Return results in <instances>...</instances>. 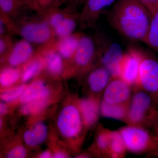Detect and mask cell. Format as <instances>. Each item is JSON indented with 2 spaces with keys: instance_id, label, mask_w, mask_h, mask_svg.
I'll return each mask as SVG.
<instances>
[{
  "instance_id": "cb8c5ba5",
  "label": "cell",
  "mask_w": 158,
  "mask_h": 158,
  "mask_svg": "<svg viewBox=\"0 0 158 158\" xmlns=\"http://www.w3.org/2000/svg\"><path fill=\"white\" fill-rule=\"evenodd\" d=\"M19 77V71L17 69L12 68L6 69L1 74L0 82L3 86H9L17 81Z\"/></svg>"
},
{
  "instance_id": "7402d4cb",
  "label": "cell",
  "mask_w": 158,
  "mask_h": 158,
  "mask_svg": "<svg viewBox=\"0 0 158 158\" xmlns=\"http://www.w3.org/2000/svg\"><path fill=\"white\" fill-rule=\"evenodd\" d=\"M110 140L111 150L115 155H118L123 152L126 147L120 133L116 132L111 133Z\"/></svg>"
},
{
  "instance_id": "30bf717a",
  "label": "cell",
  "mask_w": 158,
  "mask_h": 158,
  "mask_svg": "<svg viewBox=\"0 0 158 158\" xmlns=\"http://www.w3.org/2000/svg\"><path fill=\"white\" fill-rule=\"evenodd\" d=\"M95 45L92 40L88 36L80 37L77 48L74 54L75 61L80 66L88 65L95 54Z\"/></svg>"
},
{
  "instance_id": "8fae6325",
  "label": "cell",
  "mask_w": 158,
  "mask_h": 158,
  "mask_svg": "<svg viewBox=\"0 0 158 158\" xmlns=\"http://www.w3.org/2000/svg\"><path fill=\"white\" fill-rule=\"evenodd\" d=\"M116 0H87L83 12V21L87 24L92 23L103 11L114 4Z\"/></svg>"
},
{
  "instance_id": "52a82bcc",
  "label": "cell",
  "mask_w": 158,
  "mask_h": 158,
  "mask_svg": "<svg viewBox=\"0 0 158 158\" xmlns=\"http://www.w3.org/2000/svg\"><path fill=\"white\" fill-rule=\"evenodd\" d=\"M114 78L115 79L106 87L104 94V101L110 103L121 104L129 98V85L120 78Z\"/></svg>"
},
{
  "instance_id": "4316f807",
  "label": "cell",
  "mask_w": 158,
  "mask_h": 158,
  "mask_svg": "<svg viewBox=\"0 0 158 158\" xmlns=\"http://www.w3.org/2000/svg\"><path fill=\"white\" fill-rule=\"evenodd\" d=\"M26 154L25 149L22 146L15 148L8 153L7 157L9 158H22L25 157Z\"/></svg>"
},
{
  "instance_id": "5bb4252c",
  "label": "cell",
  "mask_w": 158,
  "mask_h": 158,
  "mask_svg": "<svg viewBox=\"0 0 158 158\" xmlns=\"http://www.w3.org/2000/svg\"><path fill=\"white\" fill-rule=\"evenodd\" d=\"M111 77L112 76L110 72L104 67L93 71L88 78V82L91 90L94 92L101 91L109 84Z\"/></svg>"
},
{
  "instance_id": "836d02e7",
  "label": "cell",
  "mask_w": 158,
  "mask_h": 158,
  "mask_svg": "<svg viewBox=\"0 0 158 158\" xmlns=\"http://www.w3.org/2000/svg\"><path fill=\"white\" fill-rule=\"evenodd\" d=\"M54 157L57 158H65V156L62 153H57L54 156Z\"/></svg>"
},
{
  "instance_id": "83f0119b",
  "label": "cell",
  "mask_w": 158,
  "mask_h": 158,
  "mask_svg": "<svg viewBox=\"0 0 158 158\" xmlns=\"http://www.w3.org/2000/svg\"><path fill=\"white\" fill-rule=\"evenodd\" d=\"M150 14L158 9V0H139Z\"/></svg>"
},
{
  "instance_id": "2e32d148",
  "label": "cell",
  "mask_w": 158,
  "mask_h": 158,
  "mask_svg": "<svg viewBox=\"0 0 158 158\" xmlns=\"http://www.w3.org/2000/svg\"><path fill=\"white\" fill-rule=\"evenodd\" d=\"M47 134V128L44 123H37L32 129L26 132L24 135V139L28 145L36 146L44 141Z\"/></svg>"
},
{
  "instance_id": "603a6c76",
  "label": "cell",
  "mask_w": 158,
  "mask_h": 158,
  "mask_svg": "<svg viewBox=\"0 0 158 158\" xmlns=\"http://www.w3.org/2000/svg\"><path fill=\"white\" fill-rule=\"evenodd\" d=\"M47 101L46 98L37 99L27 103L23 107L21 111L23 114H35L39 112L45 106Z\"/></svg>"
},
{
  "instance_id": "8992f818",
  "label": "cell",
  "mask_w": 158,
  "mask_h": 158,
  "mask_svg": "<svg viewBox=\"0 0 158 158\" xmlns=\"http://www.w3.org/2000/svg\"><path fill=\"white\" fill-rule=\"evenodd\" d=\"M103 51L101 62L103 67L110 72L112 77L119 78L122 59L124 54L121 47L107 38Z\"/></svg>"
},
{
  "instance_id": "ba28073f",
  "label": "cell",
  "mask_w": 158,
  "mask_h": 158,
  "mask_svg": "<svg viewBox=\"0 0 158 158\" xmlns=\"http://www.w3.org/2000/svg\"><path fill=\"white\" fill-rule=\"evenodd\" d=\"M151 98L145 92H140L134 96L129 110V118L133 122L141 121L147 111L151 107Z\"/></svg>"
},
{
  "instance_id": "9a60e30c",
  "label": "cell",
  "mask_w": 158,
  "mask_h": 158,
  "mask_svg": "<svg viewBox=\"0 0 158 158\" xmlns=\"http://www.w3.org/2000/svg\"><path fill=\"white\" fill-rule=\"evenodd\" d=\"M49 91L44 82L37 81L31 84L24 91L21 98L23 103H27L34 100L46 98L48 95Z\"/></svg>"
},
{
  "instance_id": "ffe728a7",
  "label": "cell",
  "mask_w": 158,
  "mask_h": 158,
  "mask_svg": "<svg viewBox=\"0 0 158 158\" xmlns=\"http://www.w3.org/2000/svg\"><path fill=\"white\" fill-rule=\"evenodd\" d=\"M101 110L102 114L107 118L121 119L125 115V109L121 104L110 103L104 101Z\"/></svg>"
},
{
  "instance_id": "277c9868",
  "label": "cell",
  "mask_w": 158,
  "mask_h": 158,
  "mask_svg": "<svg viewBox=\"0 0 158 158\" xmlns=\"http://www.w3.org/2000/svg\"><path fill=\"white\" fill-rule=\"evenodd\" d=\"M142 56L143 52L136 48H130L123 54L119 78L128 85H132L138 82Z\"/></svg>"
},
{
  "instance_id": "ac0fdd59",
  "label": "cell",
  "mask_w": 158,
  "mask_h": 158,
  "mask_svg": "<svg viewBox=\"0 0 158 158\" xmlns=\"http://www.w3.org/2000/svg\"><path fill=\"white\" fill-rule=\"evenodd\" d=\"M80 37L69 36L64 37L58 45V51L62 56L68 58L74 55L78 46Z\"/></svg>"
},
{
  "instance_id": "e0dca14e",
  "label": "cell",
  "mask_w": 158,
  "mask_h": 158,
  "mask_svg": "<svg viewBox=\"0 0 158 158\" xmlns=\"http://www.w3.org/2000/svg\"><path fill=\"white\" fill-rule=\"evenodd\" d=\"M151 15L149 28L144 43L158 52V9Z\"/></svg>"
},
{
  "instance_id": "e575fe53",
  "label": "cell",
  "mask_w": 158,
  "mask_h": 158,
  "mask_svg": "<svg viewBox=\"0 0 158 158\" xmlns=\"http://www.w3.org/2000/svg\"></svg>"
},
{
  "instance_id": "7c38bea8",
  "label": "cell",
  "mask_w": 158,
  "mask_h": 158,
  "mask_svg": "<svg viewBox=\"0 0 158 158\" xmlns=\"http://www.w3.org/2000/svg\"><path fill=\"white\" fill-rule=\"evenodd\" d=\"M33 52V48L29 41L21 40L15 45L10 54L9 62L11 65H17L29 59Z\"/></svg>"
},
{
  "instance_id": "4fadbf2b",
  "label": "cell",
  "mask_w": 158,
  "mask_h": 158,
  "mask_svg": "<svg viewBox=\"0 0 158 158\" xmlns=\"http://www.w3.org/2000/svg\"><path fill=\"white\" fill-rule=\"evenodd\" d=\"M51 23L55 29L56 34L63 37L70 35L76 26L74 20L65 18L62 14L58 13L52 16Z\"/></svg>"
},
{
  "instance_id": "44dd1931",
  "label": "cell",
  "mask_w": 158,
  "mask_h": 158,
  "mask_svg": "<svg viewBox=\"0 0 158 158\" xmlns=\"http://www.w3.org/2000/svg\"><path fill=\"white\" fill-rule=\"evenodd\" d=\"M46 62L48 68L52 73L59 74L62 71V60L59 54L54 52L49 53L46 57Z\"/></svg>"
},
{
  "instance_id": "3957f363",
  "label": "cell",
  "mask_w": 158,
  "mask_h": 158,
  "mask_svg": "<svg viewBox=\"0 0 158 158\" xmlns=\"http://www.w3.org/2000/svg\"><path fill=\"white\" fill-rule=\"evenodd\" d=\"M138 82L144 89L158 98V61L151 54L143 52Z\"/></svg>"
},
{
  "instance_id": "6da1fadb",
  "label": "cell",
  "mask_w": 158,
  "mask_h": 158,
  "mask_svg": "<svg viewBox=\"0 0 158 158\" xmlns=\"http://www.w3.org/2000/svg\"><path fill=\"white\" fill-rule=\"evenodd\" d=\"M151 17L149 11L139 0H116L107 18L113 28L125 38L144 42Z\"/></svg>"
},
{
  "instance_id": "d6a6232c",
  "label": "cell",
  "mask_w": 158,
  "mask_h": 158,
  "mask_svg": "<svg viewBox=\"0 0 158 158\" xmlns=\"http://www.w3.org/2000/svg\"><path fill=\"white\" fill-rule=\"evenodd\" d=\"M51 153L49 152H44L40 156V157L42 158H47L51 157Z\"/></svg>"
},
{
  "instance_id": "5b68a950",
  "label": "cell",
  "mask_w": 158,
  "mask_h": 158,
  "mask_svg": "<svg viewBox=\"0 0 158 158\" xmlns=\"http://www.w3.org/2000/svg\"><path fill=\"white\" fill-rule=\"evenodd\" d=\"M58 126L65 137L71 138L78 135L81 128V118L77 108L72 106L64 108L59 116Z\"/></svg>"
},
{
  "instance_id": "4dcf8cb0",
  "label": "cell",
  "mask_w": 158,
  "mask_h": 158,
  "mask_svg": "<svg viewBox=\"0 0 158 158\" xmlns=\"http://www.w3.org/2000/svg\"><path fill=\"white\" fill-rule=\"evenodd\" d=\"M7 111V108L6 106L2 103H1L0 105V113L2 115L5 114Z\"/></svg>"
},
{
  "instance_id": "f546056e",
  "label": "cell",
  "mask_w": 158,
  "mask_h": 158,
  "mask_svg": "<svg viewBox=\"0 0 158 158\" xmlns=\"http://www.w3.org/2000/svg\"><path fill=\"white\" fill-rule=\"evenodd\" d=\"M14 0H0L1 9L5 12L11 11L13 6Z\"/></svg>"
},
{
  "instance_id": "9c48e42d",
  "label": "cell",
  "mask_w": 158,
  "mask_h": 158,
  "mask_svg": "<svg viewBox=\"0 0 158 158\" xmlns=\"http://www.w3.org/2000/svg\"><path fill=\"white\" fill-rule=\"evenodd\" d=\"M21 34L29 42L42 43L51 37V32L45 23H32L27 25L22 29Z\"/></svg>"
},
{
  "instance_id": "1f68e13d",
  "label": "cell",
  "mask_w": 158,
  "mask_h": 158,
  "mask_svg": "<svg viewBox=\"0 0 158 158\" xmlns=\"http://www.w3.org/2000/svg\"><path fill=\"white\" fill-rule=\"evenodd\" d=\"M6 48V44L3 40L1 39L0 40V52L1 53L5 51Z\"/></svg>"
},
{
  "instance_id": "7a4b0ae2",
  "label": "cell",
  "mask_w": 158,
  "mask_h": 158,
  "mask_svg": "<svg viewBox=\"0 0 158 158\" xmlns=\"http://www.w3.org/2000/svg\"><path fill=\"white\" fill-rule=\"evenodd\" d=\"M122 137L125 147L133 152H138L153 146L158 149V137L152 139L145 130L134 127H128L122 130Z\"/></svg>"
},
{
  "instance_id": "d6986e66",
  "label": "cell",
  "mask_w": 158,
  "mask_h": 158,
  "mask_svg": "<svg viewBox=\"0 0 158 158\" xmlns=\"http://www.w3.org/2000/svg\"><path fill=\"white\" fill-rule=\"evenodd\" d=\"M80 108L85 123L89 125L93 123L97 117L98 111L96 102L92 100H83L80 103Z\"/></svg>"
},
{
  "instance_id": "484cf974",
  "label": "cell",
  "mask_w": 158,
  "mask_h": 158,
  "mask_svg": "<svg viewBox=\"0 0 158 158\" xmlns=\"http://www.w3.org/2000/svg\"><path fill=\"white\" fill-rule=\"evenodd\" d=\"M26 88L25 85H22L17 88L5 92L2 95V98L6 102H10L22 95Z\"/></svg>"
},
{
  "instance_id": "d4e9b609",
  "label": "cell",
  "mask_w": 158,
  "mask_h": 158,
  "mask_svg": "<svg viewBox=\"0 0 158 158\" xmlns=\"http://www.w3.org/2000/svg\"><path fill=\"white\" fill-rule=\"evenodd\" d=\"M43 65L42 61L40 59L31 62L26 69L22 77L23 81H27L32 78L40 71Z\"/></svg>"
},
{
  "instance_id": "f1b7e54d",
  "label": "cell",
  "mask_w": 158,
  "mask_h": 158,
  "mask_svg": "<svg viewBox=\"0 0 158 158\" xmlns=\"http://www.w3.org/2000/svg\"><path fill=\"white\" fill-rule=\"evenodd\" d=\"M98 146L102 149L106 148L110 144V135L103 134L99 136L97 140Z\"/></svg>"
}]
</instances>
